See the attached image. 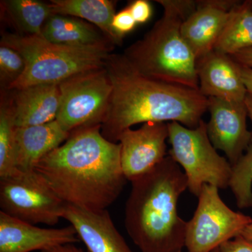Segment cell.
Instances as JSON below:
<instances>
[{"instance_id":"52a82bcc","label":"cell","mask_w":252,"mask_h":252,"mask_svg":"<svg viewBox=\"0 0 252 252\" xmlns=\"http://www.w3.org/2000/svg\"><path fill=\"white\" fill-rule=\"evenodd\" d=\"M61 104L56 121L67 132L102 125L113 86L105 65L79 73L59 84Z\"/></svg>"},{"instance_id":"8992f818","label":"cell","mask_w":252,"mask_h":252,"mask_svg":"<svg viewBox=\"0 0 252 252\" xmlns=\"http://www.w3.org/2000/svg\"><path fill=\"white\" fill-rule=\"evenodd\" d=\"M167 126L171 145L168 155L183 169L190 193L198 197L205 185L228 188L232 165L212 145L207 123L202 119L195 128L176 122L167 123Z\"/></svg>"},{"instance_id":"277c9868","label":"cell","mask_w":252,"mask_h":252,"mask_svg":"<svg viewBox=\"0 0 252 252\" xmlns=\"http://www.w3.org/2000/svg\"><path fill=\"white\" fill-rule=\"evenodd\" d=\"M156 1L163 10L161 18L123 55L145 77L199 90L196 59L181 32L182 23L196 7V1Z\"/></svg>"},{"instance_id":"3957f363","label":"cell","mask_w":252,"mask_h":252,"mask_svg":"<svg viewBox=\"0 0 252 252\" xmlns=\"http://www.w3.org/2000/svg\"><path fill=\"white\" fill-rule=\"evenodd\" d=\"M187 189L185 174L169 155L131 182L125 227L141 252H182L187 221L179 215L178 203Z\"/></svg>"},{"instance_id":"4dcf8cb0","label":"cell","mask_w":252,"mask_h":252,"mask_svg":"<svg viewBox=\"0 0 252 252\" xmlns=\"http://www.w3.org/2000/svg\"><path fill=\"white\" fill-rule=\"evenodd\" d=\"M245 104L248 109V117L251 119L252 123V94H248L245 99Z\"/></svg>"},{"instance_id":"1f68e13d","label":"cell","mask_w":252,"mask_h":252,"mask_svg":"<svg viewBox=\"0 0 252 252\" xmlns=\"http://www.w3.org/2000/svg\"><path fill=\"white\" fill-rule=\"evenodd\" d=\"M249 4H250V7L252 10V0H248Z\"/></svg>"},{"instance_id":"7402d4cb","label":"cell","mask_w":252,"mask_h":252,"mask_svg":"<svg viewBox=\"0 0 252 252\" xmlns=\"http://www.w3.org/2000/svg\"><path fill=\"white\" fill-rule=\"evenodd\" d=\"M16 123L12 94L1 91L0 105V178L17 171L16 167Z\"/></svg>"},{"instance_id":"44dd1931","label":"cell","mask_w":252,"mask_h":252,"mask_svg":"<svg viewBox=\"0 0 252 252\" xmlns=\"http://www.w3.org/2000/svg\"><path fill=\"white\" fill-rule=\"evenodd\" d=\"M250 48H252V10L248 0L238 1L230 11L214 50L233 56Z\"/></svg>"},{"instance_id":"5bb4252c","label":"cell","mask_w":252,"mask_h":252,"mask_svg":"<svg viewBox=\"0 0 252 252\" xmlns=\"http://www.w3.org/2000/svg\"><path fill=\"white\" fill-rule=\"evenodd\" d=\"M238 1L200 0L182 23L181 32L197 60L215 49L230 11Z\"/></svg>"},{"instance_id":"30bf717a","label":"cell","mask_w":252,"mask_h":252,"mask_svg":"<svg viewBox=\"0 0 252 252\" xmlns=\"http://www.w3.org/2000/svg\"><path fill=\"white\" fill-rule=\"evenodd\" d=\"M167 123H145L140 128H127L119 136L121 163L127 181L140 178L168 156Z\"/></svg>"},{"instance_id":"f546056e","label":"cell","mask_w":252,"mask_h":252,"mask_svg":"<svg viewBox=\"0 0 252 252\" xmlns=\"http://www.w3.org/2000/svg\"><path fill=\"white\" fill-rule=\"evenodd\" d=\"M242 76L248 94H252V68L242 66Z\"/></svg>"},{"instance_id":"4fadbf2b","label":"cell","mask_w":252,"mask_h":252,"mask_svg":"<svg viewBox=\"0 0 252 252\" xmlns=\"http://www.w3.org/2000/svg\"><path fill=\"white\" fill-rule=\"evenodd\" d=\"M199 91L205 97L245 102L248 92L242 66L229 55L213 50L196 61Z\"/></svg>"},{"instance_id":"5b68a950","label":"cell","mask_w":252,"mask_h":252,"mask_svg":"<svg viewBox=\"0 0 252 252\" xmlns=\"http://www.w3.org/2000/svg\"><path fill=\"white\" fill-rule=\"evenodd\" d=\"M1 44L18 51L26 62L24 72L7 91L61 84L79 73L104 67L110 54L105 50L59 45L43 36L12 33H4Z\"/></svg>"},{"instance_id":"ac0fdd59","label":"cell","mask_w":252,"mask_h":252,"mask_svg":"<svg viewBox=\"0 0 252 252\" xmlns=\"http://www.w3.org/2000/svg\"><path fill=\"white\" fill-rule=\"evenodd\" d=\"M46 40L59 45L105 50L109 52L114 44L98 28L72 16L53 14L42 29Z\"/></svg>"},{"instance_id":"603a6c76","label":"cell","mask_w":252,"mask_h":252,"mask_svg":"<svg viewBox=\"0 0 252 252\" xmlns=\"http://www.w3.org/2000/svg\"><path fill=\"white\" fill-rule=\"evenodd\" d=\"M240 209L252 207V144L243 157L232 165L229 186Z\"/></svg>"},{"instance_id":"9a60e30c","label":"cell","mask_w":252,"mask_h":252,"mask_svg":"<svg viewBox=\"0 0 252 252\" xmlns=\"http://www.w3.org/2000/svg\"><path fill=\"white\" fill-rule=\"evenodd\" d=\"M63 219L74 227L86 252H133L107 210H91L66 204Z\"/></svg>"},{"instance_id":"7c38bea8","label":"cell","mask_w":252,"mask_h":252,"mask_svg":"<svg viewBox=\"0 0 252 252\" xmlns=\"http://www.w3.org/2000/svg\"><path fill=\"white\" fill-rule=\"evenodd\" d=\"M80 242L72 225L41 228L0 211V252H32Z\"/></svg>"},{"instance_id":"6da1fadb","label":"cell","mask_w":252,"mask_h":252,"mask_svg":"<svg viewBox=\"0 0 252 252\" xmlns=\"http://www.w3.org/2000/svg\"><path fill=\"white\" fill-rule=\"evenodd\" d=\"M34 170L63 202L91 210H107L127 181L121 163L120 144L104 138L100 125L73 131Z\"/></svg>"},{"instance_id":"d6986e66","label":"cell","mask_w":252,"mask_h":252,"mask_svg":"<svg viewBox=\"0 0 252 252\" xmlns=\"http://www.w3.org/2000/svg\"><path fill=\"white\" fill-rule=\"evenodd\" d=\"M53 14L86 20L98 28L114 45H120L112 22L117 14L115 2L109 0H51Z\"/></svg>"},{"instance_id":"cb8c5ba5","label":"cell","mask_w":252,"mask_h":252,"mask_svg":"<svg viewBox=\"0 0 252 252\" xmlns=\"http://www.w3.org/2000/svg\"><path fill=\"white\" fill-rule=\"evenodd\" d=\"M26 69L22 55L9 46H0V81L3 91H7L11 84L21 77Z\"/></svg>"},{"instance_id":"2e32d148","label":"cell","mask_w":252,"mask_h":252,"mask_svg":"<svg viewBox=\"0 0 252 252\" xmlns=\"http://www.w3.org/2000/svg\"><path fill=\"white\" fill-rule=\"evenodd\" d=\"M10 91L16 127L43 125L56 120L61 104L59 84H41Z\"/></svg>"},{"instance_id":"9c48e42d","label":"cell","mask_w":252,"mask_h":252,"mask_svg":"<svg viewBox=\"0 0 252 252\" xmlns=\"http://www.w3.org/2000/svg\"><path fill=\"white\" fill-rule=\"evenodd\" d=\"M219 189L205 185L191 220L187 221V252H212L225 242L243 234L252 219L235 212L220 198Z\"/></svg>"},{"instance_id":"d4e9b609","label":"cell","mask_w":252,"mask_h":252,"mask_svg":"<svg viewBox=\"0 0 252 252\" xmlns=\"http://www.w3.org/2000/svg\"><path fill=\"white\" fill-rule=\"evenodd\" d=\"M137 25V23L131 14L128 6L114 15L112 22V28L119 44H122L123 39L126 34L135 29Z\"/></svg>"},{"instance_id":"ba28073f","label":"cell","mask_w":252,"mask_h":252,"mask_svg":"<svg viewBox=\"0 0 252 252\" xmlns=\"http://www.w3.org/2000/svg\"><path fill=\"white\" fill-rule=\"evenodd\" d=\"M65 205L35 170L0 178L1 212L18 220L53 226L63 218Z\"/></svg>"},{"instance_id":"8fae6325","label":"cell","mask_w":252,"mask_h":252,"mask_svg":"<svg viewBox=\"0 0 252 252\" xmlns=\"http://www.w3.org/2000/svg\"><path fill=\"white\" fill-rule=\"evenodd\" d=\"M210 119L207 130L212 145L222 151L232 165L238 161L252 144V132L247 126L245 102L209 97Z\"/></svg>"},{"instance_id":"f1b7e54d","label":"cell","mask_w":252,"mask_h":252,"mask_svg":"<svg viewBox=\"0 0 252 252\" xmlns=\"http://www.w3.org/2000/svg\"><path fill=\"white\" fill-rule=\"evenodd\" d=\"M41 252H86L82 249L77 248L74 244H67V245H61L56 248L44 250Z\"/></svg>"},{"instance_id":"d6a6232c","label":"cell","mask_w":252,"mask_h":252,"mask_svg":"<svg viewBox=\"0 0 252 252\" xmlns=\"http://www.w3.org/2000/svg\"><path fill=\"white\" fill-rule=\"evenodd\" d=\"M212 252H219V249L217 248V249H216V250H214V251Z\"/></svg>"},{"instance_id":"e0dca14e","label":"cell","mask_w":252,"mask_h":252,"mask_svg":"<svg viewBox=\"0 0 252 252\" xmlns=\"http://www.w3.org/2000/svg\"><path fill=\"white\" fill-rule=\"evenodd\" d=\"M70 133L57 121L43 125L16 127V167L20 171L34 170L36 164L62 145Z\"/></svg>"},{"instance_id":"83f0119b","label":"cell","mask_w":252,"mask_h":252,"mask_svg":"<svg viewBox=\"0 0 252 252\" xmlns=\"http://www.w3.org/2000/svg\"><path fill=\"white\" fill-rule=\"evenodd\" d=\"M230 56L243 67L252 68V48L243 50Z\"/></svg>"},{"instance_id":"ffe728a7","label":"cell","mask_w":252,"mask_h":252,"mask_svg":"<svg viewBox=\"0 0 252 252\" xmlns=\"http://www.w3.org/2000/svg\"><path fill=\"white\" fill-rule=\"evenodd\" d=\"M1 11L18 34L42 36V29L53 15L49 3L37 0H6L1 1Z\"/></svg>"},{"instance_id":"484cf974","label":"cell","mask_w":252,"mask_h":252,"mask_svg":"<svg viewBox=\"0 0 252 252\" xmlns=\"http://www.w3.org/2000/svg\"><path fill=\"white\" fill-rule=\"evenodd\" d=\"M127 6L137 24L147 23L152 18L153 14L152 4L147 0H135L131 1Z\"/></svg>"},{"instance_id":"7a4b0ae2","label":"cell","mask_w":252,"mask_h":252,"mask_svg":"<svg viewBox=\"0 0 252 252\" xmlns=\"http://www.w3.org/2000/svg\"><path fill=\"white\" fill-rule=\"evenodd\" d=\"M105 67L113 90L101 132L109 142L118 143L126 129L148 122L195 128L207 112L208 98L200 91L145 77L123 54H109Z\"/></svg>"},{"instance_id":"4316f807","label":"cell","mask_w":252,"mask_h":252,"mask_svg":"<svg viewBox=\"0 0 252 252\" xmlns=\"http://www.w3.org/2000/svg\"><path fill=\"white\" fill-rule=\"evenodd\" d=\"M218 249L220 252H252V242L240 235L225 242Z\"/></svg>"}]
</instances>
